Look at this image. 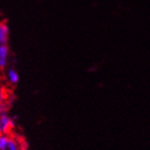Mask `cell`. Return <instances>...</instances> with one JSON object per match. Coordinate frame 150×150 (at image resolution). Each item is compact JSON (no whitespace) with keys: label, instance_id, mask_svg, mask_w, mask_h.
Returning a JSON list of instances; mask_svg holds the SVG:
<instances>
[{"label":"cell","instance_id":"4","mask_svg":"<svg viewBox=\"0 0 150 150\" xmlns=\"http://www.w3.org/2000/svg\"><path fill=\"white\" fill-rule=\"evenodd\" d=\"M10 142V135L0 134V150H8Z\"/></svg>","mask_w":150,"mask_h":150},{"label":"cell","instance_id":"1","mask_svg":"<svg viewBox=\"0 0 150 150\" xmlns=\"http://www.w3.org/2000/svg\"><path fill=\"white\" fill-rule=\"evenodd\" d=\"M14 130V122L8 114L0 115V134L12 135Z\"/></svg>","mask_w":150,"mask_h":150},{"label":"cell","instance_id":"5","mask_svg":"<svg viewBox=\"0 0 150 150\" xmlns=\"http://www.w3.org/2000/svg\"><path fill=\"white\" fill-rule=\"evenodd\" d=\"M9 77H10V81H12V83H14V84H16L18 81V75H17V73L14 70H10L9 71Z\"/></svg>","mask_w":150,"mask_h":150},{"label":"cell","instance_id":"3","mask_svg":"<svg viewBox=\"0 0 150 150\" xmlns=\"http://www.w3.org/2000/svg\"><path fill=\"white\" fill-rule=\"evenodd\" d=\"M8 56V47L6 45L0 46V69H3L6 66V59Z\"/></svg>","mask_w":150,"mask_h":150},{"label":"cell","instance_id":"2","mask_svg":"<svg viewBox=\"0 0 150 150\" xmlns=\"http://www.w3.org/2000/svg\"><path fill=\"white\" fill-rule=\"evenodd\" d=\"M8 35H9V28L6 25V21L0 22V44L4 45L8 40Z\"/></svg>","mask_w":150,"mask_h":150}]
</instances>
